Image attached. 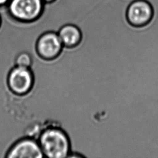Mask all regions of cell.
<instances>
[{"label": "cell", "instance_id": "1", "mask_svg": "<svg viewBox=\"0 0 158 158\" xmlns=\"http://www.w3.org/2000/svg\"><path fill=\"white\" fill-rule=\"evenodd\" d=\"M38 143L48 158H69L70 145L68 136L61 129L49 127L41 134Z\"/></svg>", "mask_w": 158, "mask_h": 158}, {"label": "cell", "instance_id": "2", "mask_svg": "<svg viewBox=\"0 0 158 158\" xmlns=\"http://www.w3.org/2000/svg\"><path fill=\"white\" fill-rule=\"evenodd\" d=\"M45 3L42 0H9L4 9L12 19L21 22H31L42 15Z\"/></svg>", "mask_w": 158, "mask_h": 158}, {"label": "cell", "instance_id": "3", "mask_svg": "<svg viewBox=\"0 0 158 158\" xmlns=\"http://www.w3.org/2000/svg\"><path fill=\"white\" fill-rule=\"evenodd\" d=\"M154 15V7L148 0H131L125 10L127 22L135 27H143L148 25Z\"/></svg>", "mask_w": 158, "mask_h": 158}, {"label": "cell", "instance_id": "4", "mask_svg": "<svg viewBox=\"0 0 158 158\" xmlns=\"http://www.w3.org/2000/svg\"><path fill=\"white\" fill-rule=\"evenodd\" d=\"M8 85L16 94H24L28 93L33 83V74L29 68L15 66L8 76Z\"/></svg>", "mask_w": 158, "mask_h": 158}, {"label": "cell", "instance_id": "5", "mask_svg": "<svg viewBox=\"0 0 158 158\" xmlns=\"http://www.w3.org/2000/svg\"><path fill=\"white\" fill-rule=\"evenodd\" d=\"M44 154L38 141L32 138H23L10 148L6 158H43Z\"/></svg>", "mask_w": 158, "mask_h": 158}, {"label": "cell", "instance_id": "6", "mask_svg": "<svg viewBox=\"0 0 158 158\" xmlns=\"http://www.w3.org/2000/svg\"><path fill=\"white\" fill-rule=\"evenodd\" d=\"M63 44L57 33L46 32L43 33L37 41V51L44 59H51L56 57L62 49Z\"/></svg>", "mask_w": 158, "mask_h": 158}, {"label": "cell", "instance_id": "7", "mask_svg": "<svg viewBox=\"0 0 158 158\" xmlns=\"http://www.w3.org/2000/svg\"><path fill=\"white\" fill-rule=\"evenodd\" d=\"M58 35L63 46L73 47L79 43L81 38L80 30L77 26L67 23L62 26L58 31Z\"/></svg>", "mask_w": 158, "mask_h": 158}, {"label": "cell", "instance_id": "8", "mask_svg": "<svg viewBox=\"0 0 158 158\" xmlns=\"http://www.w3.org/2000/svg\"><path fill=\"white\" fill-rule=\"evenodd\" d=\"M32 60L31 56L27 52H21L16 57V66L29 68L31 64Z\"/></svg>", "mask_w": 158, "mask_h": 158}, {"label": "cell", "instance_id": "9", "mask_svg": "<svg viewBox=\"0 0 158 158\" xmlns=\"http://www.w3.org/2000/svg\"><path fill=\"white\" fill-rule=\"evenodd\" d=\"M9 1V0H0V9L4 7L7 4Z\"/></svg>", "mask_w": 158, "mask_h": 158}, {"label": "cell", "instance_id": "10", "mask_svg": "<svg viewBox=\"0 0 158 158\" xmlns=\"http://www.w3.org/2000/svg\"><path fill=\"white\" fill-rule=\"evenodd\" d=\"M45 4H51L55 2L56 0H42Z\"/></svg>", "mask_w": 158, "mask_h": 158}, {"label": "cell", "instance_id": "11", "mask_svg": "<svg viewBox=\"0 0 158 158\" xmlns=\"http://www.w3.org/2000/svg\"><path fill=\"white\" fill-rule=\"evenodd\" d=\"M1 23H2V15H1V13L0 12V27L1 26Z\"/></svg>", "mask_w": 158, "mask_h": 158}]
</instances>
